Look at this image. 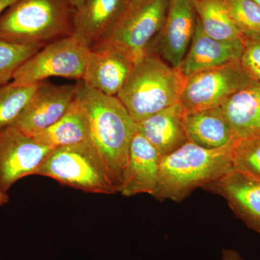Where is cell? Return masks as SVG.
I'll list each match as a JSON object with an SVG mask.
<instances>
[{"label": "cell", "mask_w": 260, "mask_h": 260, "mask_svg": "<svg viewBox=\"0 0 260 260\" xmlns=\"http://www.w3.org/2000/svg\"><path fill=\"white\" fill-rule=\"evenodd\" d=\"M76 99L88 116L90 139L115 192L119 191L137 123L116 96L76 84Z\"/></svg>", "instance_id": "obj_1"}, {"label": "cell", "mask_w": 260, "mask_h": 260, "mask_svg": "<svg viewBox=\"0 0 260 260\" xmlns=\"http://www.w3.org/2000/svg\"><path fill=\"white\" fill-rule=\"evenodd\" d=\"M233 148L207 149L188 141L161 159L153 196L180 203L194 189L221 179L234 171Z\"/></svg>", "instance_id": "obj_2"}, {"label": "cell", "mask_w": 260, "mask_h": 260, "mask_svg": "<svg viewBox=\"0 0 260 260\" xmlns=\"http://www.w3.org/2000/svg\"><path fill=\"white\" fill-rule=\"evenodd\" d=\"M186 79L180 68L148 53L135 63L116 97L138 123L180 102Z\"/></svg>", "instance_id": "obj_3"}, {"label": "cell", "mask_w": 260, "mask_h": 260, "mask_svg": "<svg viewBox=\"0 0 260 260\" xmlns=\"http://www.w3.org/2000/svg\"><path fill=\"white\" fill-rule=\"evenodd\" d=\"M75 14L68 0H19L0 17V39L46 45L73 35Z\"/></svg>", "instance_id": "obj_4"}, {"label": "cell", "mask_w": 260, "mask_h": 260, "mask_svg": "<svg viewBox=\"0 0 260 260\" xmlns=\"http://www.w3.org/2000/svg\"><path fill=\"white\" fill-rule=\"evenodd\" d=\"M35 175L51 178L86 192L115 193L90 139L52 149L38 168Z\"/></svg>", "instance_id": "obj_5"}, {"label": "cell", "mask_w": 260, "mask_h": 260, "mask_svg": "<svg viewBox=\"0 0 260 260\" xmlns=\"http://www.w3.org/2000/svg\"><path fill=\"white\" fill-rule=\"evenodd\" d=\"M168 5L169 0L128 3L120 18L96 46L114 48L136 62L148 54L161 30Z\"/></svg>", "instance_id": "obj_6"}, {"label": "cell", "mask_w": 260, "mask_h": 260, "mask_svg": "<svg viewBox=\"0 0 260 260\" xmlns=\"http://www.w3.org/2000/svg\"><path fill=\"white\" fill-rule=\"evenodd\" d=\"M90 47L75 35L46 44L15 72L12 83L29 85L52 77L83 78Z\"/></svg>", "instance_id": "obj_7"}, {"label": "cell", "mask_w": 260, "mask_h": 260, "mask_svg": "<svg viewBox=\"0 0 260 260\" xmlns=\"http://www.w3.org/2000/svg\"><path fill=\"white\" fill-rule=\"evenodd\" d=\"M252 80L240 61L204 70L186 77L179 102L186 113L219 107Z\"/></svg>", "instance_id": "obj_8"}, {"label": "cell", "mask_w": 260, "mask_h": 260, "mask_svg": "<svg viewBox=\"0 0 260 260\" xmlns=\"http://www.w3.org/2000/svg\"><path fill=\"white\" fill-rule=\"evenodd\" d=\"M51 150L13 126L0 130V190L6 192L20 179L35 175Z\"/></svg>", "instance_id": "obj_9"}, {"label": "cell", "mask_w": 260, "mask_h": 260, "mask_svg": "<svg viewBox=\"0 0 260 260\" xmlns=\"http://www.w3.org/2000/svg\"><path fill=\"white\" fill-rule=\"evenodd\" d=\"M76 93V85H56L42 82L12 126L34 138L64 115Z\"/></svg>", "instance_id": "obj_10"}, {"label": "cell", "mask_w": 260, "mask_h": 260, "mask_svg": "<svg viewBox=\"0 0 260 260\" xmlns=\"http://www.w3.org/2000/svg\"><path fill=\"white\" fill-rule=\"evenodd\" d=\"M192 0H169L165 22L158 35V56L174 68H180L196 28ZM148 51V52H149Z\"/></svg>", "instance_id": "obj_11"}, {"label": "cell", "mask_w": 260, "mask_h": 260, "mask_svg": "<svg viewBox=\"0 0 260 260\" xmlns=\"http://www.w3.org/2000/svg\"><path fill=\"white\" fill-rule=\"evenodd\" d=\"M135 63L114 48H90L82 81L90 88L116 96L124 86Z\"/></svg>", "instance_id": "obj_12"}, {"label": "cell", "mask_w": 260, "mask_h": 260, "mask_svg": "<svg viewBox=\"0 0 260 260\" xmlns=\"http://www.w3.org/2000/svg\"><path fill=\"white\" fill-rule=\"evenodd\" d=\"M203 189L223 198L238 218L260 234L259 180L234 170Z\"/></svg>", "instance_id": "obj_13"}, {"label": "cell", "mask_w": 260, "mask_h": 260, "mask_svg": "<svg viewBox=\"0 0 260 260\" xmlns=\"http://www.w3.org/2000/svg\"><path fill=\"white\" fill-rule=\"evenodd\" d=\"M161 157L153 145L137 130L119 192L123 196L153 195L158 183Z\"/></svg>", "instance_id": "obj_14"}, {"label": "cell", "mask_w": 260, "mask_h": 260, "mask_svg": "<svg viewBox=\"0 0 260 260\" xmlns=\"http://www.w3.org/2000/svg\"><path fill=\"white\" fill-rule=\"evenodd\" d=\"M244 40L220 41L207 35L197 18L194 36L180 69L186 77L240 61Z\"/></svg>", "instance_id": "obj_15"}, {"label": "cell", "mask_w": 260, "mask_h": 260, "mask_svg": "<svg viewBox=\"0 0 260 260\" xmlns=\"http://www.w3.org/2000/svg\"><path fill=\"white\" fill-rule=\"evenodd\" d=\"M185 116V110L178 102L137 123V130L162 158L189 141Z\"/></svg>", "instance_id": "obj_16"}, {"label": "cell", "mask_w": 260, "mask_h": 260, "mask_svg": "<svg viewBox=\"0 0 260 260\" xmlns=\"http://www.w3.org/2000/svg\"><path fill=\"white\" fill-rule=\"evenodd\" d=\"M129 0H85L75 10L74 32L89 47L99 44L125 10Z\"/></svg>", "instance_id": "obj_17"}, {"label": "cell", "mask_w": 260, "mask_h": 260, "mask_svg": "<svg viewBox=\"0 0 260 260\" xmlns=\"http://www.w3.org/2000/svg\"><path fill=\"white\" fill-rule=\"evenodd\" d=\"M220 107L239 141L260 138L259 82L252 80Z\"/></svg>", "instance_id": "obj_18"}, {"label": "cell", "mask_w": 260, "mask_h": 260, "mask_svg": "<svg viewBox=\"0 0 260 260\" xmlns=\"http://www.w3.org/2000/svg\"><path fill=\"white\" fill-rule=\"evenodd\" d=\"M185 124L189 141L204 148L233 147L239 141L220 106L186 113Z\"/></svg>", "instance_id": "obj_19"}, {"label": "cell", "mask_w": 260, "mask_h": 260, "mask_svg": "<svg viewBox=\"0 0 260 260\" xmlns=\"http://www.w3.org/2000/svg\"><path fill=\"white\" fill-rule=\"evenodd\" d=\"M32 138L39 144L51 149L90 140L88 116L76 98L59 120Z\"/></svg>", "instance_id": "obj_20"}, {"label": "cell", "mask_w": 260, "mask_h": 260, "mask_svg": "<svg viewBox=\"0 0 260 260\" xmlns=\"http://www.w3.org/2000/svg\"><path fill=\"white\" fill-rule=\"evenodd\" d=\"M197 18L203 31L213 39H242V30L234 21L225 0H192Z\"/></svg>", "instance_id": "obj_21"}, {"label": "cell", "mask_w": 260, "mask_h": 260, "mask_svg": "<svg viewBox=\"0 0 260 260\" xmlns=\"http://www.w3.org/2000/svg\"><path fill=\"white\" fill-rule=\"evenodd\" d=\"M40 83L21 85L10 82L0 86V130L13 125Z\"/></svg>", "instance_id": "obj_22"}, {"label": "cell", "mask_w": 260, "mask_h": 260, "mask_svg": "<svg viewBox=\"0 0 260 260\" xmlns=\"http://www.w3.org/2000/svg\"><path fill=\"white\" fill-rule=\"evenodd\" d=\"M44 44H20L0 39V86L13 80L15 72Z\"/></svg>", "instance_id": "obj_23"}, {"label": "cell", "mask_w": 260, "mask_h": 260, "mask_svg": "<svg viewBox=\"0 0 260 260\" xmlns=\"http://www.w3.org/2000/svg\"><path fill=\"white\" fill-rule=\"evenodd\" d=\"M234 169L260 181V138L239 140L232 149Z\"/></svg>", "instance_id": "obj_24"}, {"label": "cell", "mask_w": 260, "mask_h": 260, "mask_svg": "<svg viewBox=\"0 0 260 260\" xmlns=\"http://www.w3.org/2000/svg\"><path fill=\"white\" fill-rule=\"evenodd\" d=\"M231 15L244 34H260V6L253 0H225Z\"/></svg>", "instance_id": "obj_25"}, {"label": "cell", "mask_w": 260, "mask_h": 260, "mask_svg": "<svg viewBox=\"0 0 260 260\" xmlns=\"http://www.w3.org/2000/svg\"><path fill=\"white\" fill-rule=\"evenodd\" d=\"M240 63L253 80L260 83V34H244Z\"/></svg>", "instance_id": "obj_26"}, {"label": "cell", "mask_w": 260, "mask_h": 260, "mask_svg": "<svg viewBox=\"0 0 260 260\" xmlns=\"http://www.w3.org/2000/svg\"><path fill=\"white\" fill-rule=\"evenodd\" d=\"M221 260H244L237 251L224 249L222 251Z\"/></svg>", "instance_id": "obj_27"}, {"label": "cell", "mask_w": 260, "mask_h": 260, "mask_svg": "<svg viewBox=\"0 0 260 260\" xmlns=\"http://www.w3.org/2000/svg\"><path fill=\"white\" fill-rule=\"evenodd\" d=\"M18 1L19 0H0V17L8 8Z\"/></svg>", "instance_id": "obj_28"}, {"label": "cell", "mask_w": 260, "mask_h": 260, "mask_svg": "<svg viewBox=\"0 0 260 260\" xmlns=\"http://www.w3.org/2000/svg\"><path fill=\"white\" fill-rule=\"evenodd\" d=\"M68 1L70 2V4L73 5L75 10H77L81 8L85 0H68Z\"/></svg>", "instance_id": "obj_29"}, {"label": "cell", "mask_w": 260, "mask_h": 260, "mask_svg": "<svg viewBox=\"0 0 260 260\" xmlns=\"http://www.w3.org/2000/svg\"><path fill=\"white\" fill-rule=\"evenodd\" d=\"M9 200V196L6 192L0 190V206L6 204Z\"/></svg>", "instance_id": "obj_30"}, {"label": "cell", "mask_w": 260, "mask_h": 260, "mask_svg": "<svg viewBox=\"0 0 260 260\" xmlns=\"http://www.w3.org/2000/svg\"><path fill=\"white\" fill-rule=\"evenodd\" d=\"M144 1V0H129V3H139V2Z\"/></svg>", "instance_id": "obj_31"}, {"label": "cell", "mask_w": 260, "mask_h": 260, "mask_svg": "<svg viewBox=\"0 0 260 260\" xmlns=\"http://www.w3.org/2000/svg\"><path fill=\"white\" fill-rule=\"evenodd\" d=\"M253 1L255 2L256 4L259 5L260 6V0H253Z\"/></svg>", "instance_id": "obj_32"}]
</instances>
